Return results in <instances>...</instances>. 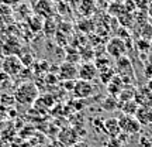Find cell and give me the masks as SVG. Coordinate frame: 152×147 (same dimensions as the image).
<instances>
[{
  "mask_svg": "<svg viewBox=\"0 0 152 147\" xmlns=\"http://www.w3.org/2000/svg\"><path fill=\"white\" fill-rule=\"evenodd\" d=\"M38 96H39L38 88L33 82L21 83V85L14 91V99H16L20 105H26V106L34 105V102L37 100Z\"/></svg>",
  "mask_w": 152,
  "mask_h": 147,
  "instance_id": "cell-1",
  "label": "cell"
},
{
  "mask_svg": "<svg viewBox=\"0 0 152 147\" xmlns=\"http://www.w3.org/2000/svg\"><path fill=\"white\" fill-rule=\"evenodd\" d=\"M115 75L120 76L124 83H132V79H134V68H132V64H131L130 58L124 55L121 58H117L115 60Z\"/></svg>",
  "mask_w": 152,
  "mask_h": 147,
  "instance_id": "cell-2",
  "label": "cell"
},
{
  "mask_svg": "<svg viewBox=\"0 0 152 147\" xmlns=\"http://www.w3.org/2000/svg\"><path fill=\"white\" fill-rule=\"evenodd\" d=\"M118 120V127L120 131L124 133V134H128V136H132V134H138L141 131L142 126L137 122V119L134 116H125V114H121L120 117H117Z\"/></svg>",
  "mask_w": 152,
  "mask_h": 147,
  "instance_id": "cell-3",
  "label": "cell"
},
{
  "mask_svg": "<svg viewBox=\"0 0 152 147\" xmlns=\"http://www.w3.org/2000/svg\"><path fill=\"white\" fill-rule=\"evenodd\" d=\"M1 68H3V72L7 76H16L23 71L21 60L17 55H7L1 62Z\"/></svg>",
  "mask_w": 152,
  "mask_h": 147,
  "instance_id": "cell-4",
  "label": "cell"
},
{
  "mask_svg": "<svg viewBox=\"0 0 152 147\" xmlns=\"http://www.w3.org/2000/svg\"><path fill=\"white\" fill-rule=\"evenodd\" d=\"M72 92H73V96L77 99H87L90 96H93V93L96 92V88L93 85V82L76 79Z\"/></svg>",
  "mask_w": 152,
  "mask_h": 147,
  "instance_id": "cell-5",
  "label": "cell"
},
{
  "mask_svg": "<svg viewBox=\"0 0 152 147\" xmlns=\"http://www.w3.org/2000/svg\"><path fill=\"white\" fill-rule=\"evenodd\" d=\"M106 52L110 57H113L114 60L121 58V57H124L127 54V44H125L124 40H121L118 37H114L106 45Z\"/></svg>",
  "mask_w": 152,
  "mask_h": 147,
  "instance_id": "cell-6",
  "label": "cell"
},
{
  "mask_svg": "<svg viewBox=\"0 0 152 147\" xmlns=\"http://www.w3.org/2000/svg\"><path fill=\"white\" fill-rule=\"evenodd\" d=\"M97 75L99 71L92 61H89V62L85 61V62H82L80 65L77 66V79L93 82L94 79H97Z\"/></svg>",
  "mask_w": 152,
  "mask_h": 147,
  "instance_id": "cell-7",
  "label": "cell"
},
{
  "mask_svg": "<svg viewBox=\"0 0 152 147\" xmlns=\"http://www.w3.org/2000/svg\"><path fill=\"white\" fill-rule=\"evenodd\" d=\"M58 78H59V81H64V82L76 81L77 79V65L65 61L58 68Z\"/></svg>",
  "mask_w": 152,
  "mask_h": 147,
  "instance_id": "cell-8",
  "label": "cell"
},
{
  "mask_svg": "<svg viewBox=\"0 0 152 147\" xmlns=\"http://www.w3.org/2000/svg\"><path fill=\"white\" fill-rule=\"evenodd\" d=\"M58 140L62 146L71 147L76 143H79V133L73 129V127H65L59 131L58 134Z\"/></svg>",
  "mask_w": 152,
  "mask_h": 147,
  "instance_id": "cell-9",
  "label": "cell"
},
{
  "mask_svg": "<svg viewBox=\"0 0 152 147\" xmlns=\"http://www.w3.org/2000/svg\"><path fill=\"white\" fill-rule=\"evenodd\" d=\"M55 6L51 0H38L35 6H34V13L39 17H45V18H51L54 16Z\"/></svg>",
  "mask_w": 152,
  "mask_h": 147,
  "instance_id": "cell-10",
  "label": "cell"
},
{
  "mask_svg": "<svg viewBox=\"0 0 152 147\" xmlns=\"http://www.w3.org/2000/svg\"><path fill=\"white\" fill-rule=\"evenodd\" d=\"M134 100L138 106H149L152 108V91L148 86H140L135 89Z\"/></svg>",
  "mask_w": 152,
  "mask_h": 147,
  "instance_id": "cell-11",
  "label": "cell"
},
{
  "mask_svg": "<svg viewBox=\"0 0 152 147\" xmlns=\"http://www.w3.org/2000/svg\"><path fill=\"white\" fill-rule=\"evenodd\" d=\"M102 129H103V131L107 136H110V139H115V137H118L121 134L117 117H109V119L103 120Z\"/></svg>",
  "mask_w": 152,
  "mask_h": 147,
  "instance_id": "cell-12",
  "label": "cell"
},
{
  "mask_svg": "<svg viewBox=\"0 0 152 147\" xmlns=\"http://www.w3.org/2000/svg\"><path fill=\"white\" fill-rule=\"evenodd\" d=\"M134 117L141 126L152 125V108H149V106H138Z\"/></svg>",
  "mask_w": 152,
  "mask_h": 147,
  "instance_id": "cell-13",
  "label": "cell"
},
{
  "mask_svg": "<svg viewBox=\"0 0 152 147\" xmlns=\"http://www.w3.org/2000/svg\"><path fill=\"white\" fill-rule=\"evenodd\" d=\"M77 9H79V13L85 18H90L96 11V1L94 0H80Z\"/></svg>",
  "mask_w": 152,
  "mask_h": 147,
  "instance_id": "cell-14",
  "label": "cell"
},
{
  "mask_svg": "<svg viewBox=\"0 0 152 147\" xmlns=\"http://www.w3.org/2000/svg\"><path fill=\"white\" fill-rule=\"evenodd\" d=\"M124 82H123V79L120 78V76H114L113 79L106 85L107 86V92H109V95L110 96H114V98H117L120 95V92H121V89L124 88Z\"/></svg>",
  "mask_w": 152,
  "mask_h": 147,
  "instance_id": "cell-15",
  "label": "cell"
},
{
  "mask_svg": "<svg viewBox=\"0 0 152 147\" xmlns=\"http://www.w3.org/2000/svg\"><path fill=\"white\" fill-rule=\"evenodd\" d=\"M135 89L137 88L134 86L132 83H125L124 88L121 89L120 95L117 96V99L120 100V103H121V102H127V100H132L134 96H135Z\"/></svg>",
  "mask_w": 152,
  "mask_h": 147,
  "instance_id": "cell-16",
  "label": "cell"
},
{
  "mask_svg": "<svg viewBox=\"0 0 152 147\" xmlns=\"http://www.w3.org/2000/svg\"><path fill=\"white\" fill-rule=\"evenodd\" d=\"M118 109L121 110V113L125 114V116H134L137 109H138V105H137V102L132 99V100H127V102L118 103Z\"/></svg>",
  "mask_w": 152,
  "mask_h": 147,
  "instance_id": "cell-17",
  "label": "cell"
},
{
  "mask_svg": "<svg viewBox=\"0 0 152 147\" xmlns=\"http://www.w3.org/2000/svg\"><path fill=\"white\" fill-rule=\"evenodd\" d=\"M27 23H28V27L31 28V31H33V33H38V31H41L42 27H44L42 17L37 16V14H33V16L28 17Z\"/></svg>",
  "mask_w": 152,
  "mask_h": 147,
  "instance_id": "cell-18",
  "label": "cell"
},
{
  "mask_svg": "<svg viewBox=\"0 0 152 147\" xmlns=\"http://www.w3.org/2000/svg\"><path fill=\"white\" fill-rule=\"evenodd\" d=\"M114 76H115V71H114V68L113 66H107V68H104V69H102V71H99L97 79H100V82H102L103 85H107Z\"/></svg>",
  "mask_w": 152,
  "mask_h": 147,
  "instance_id": "cell-19",
  "label": "cell"
},
{
  "mask_svg": "<svg viewBox=\"0 0 152 147\" xmlns=\"http://www.w3.org/2000/svg\"><path fill=\"white\" fill-rule=\"evenodd\" d=\"M104 110H107V112H113V110L118 109V99L114 98V96H107V98L103 100V103H102Z\"/></svg>",
  "mask_w": 152,
  "mask_h": 147,
  "instance_id": "cell-20",
  "label": "cell"
},
{
  "mask_svg": "<svg viewBox=\"0 0 152 147\" xmlns=\"http://www.w3.org/2000/svg\"><path fill=\"white\" fill-rule=\"evenodd\" d=\"M118 21L121 23L123 27H131L132 23H134V17H132V14L130 11H125L121 16H118Z\"/></svg>",
  "mask_w": 152,
  "mask_h": 147,
  "instance_id": "cell-21",
  "label": "cell"
},
{
  "mask_svg": "<svg viewBox=\"0 0 152 147\" xmlns=\"http://www.w3.org/2000/svg\"><path fill=\"white\" fill-rule=\"evenodd\" d=\"M125 7L124 4H121V3H111L109 7V13L111 14V16H121L123 13H125Z\"/></svg>",
  "mask_w": 152,
  "mask_h": 147,
  "instance_id": "cell-22",
  "label": "cell"
},
{
  "mask_svg": "<svg viewBox=\"0 0 152 147\" xmlns=\"http://www.w3.org/2000/svg\"><path fill=\"white\" fill-rule=\"evenodd\" d=\"M94 66L97 68V71H102V69H104V68H107V66H111L110 64H111V61H110V58H102V57H96V60H94Z\"/></svg>",
  "mask_w": 152,
  "mask_h": 147,
  "instance_id": "cell-23",
  "label": "cell"
},
{
  "mask_svg": "<svg viewBox=\"0 0 152 147\" xmlns=\"http://www.w3.org/2000/svg\"><path fill=\"white\" fill-rule=\"evenodd\" d=\"M137 47L141 49V51H148L149 49V41L148 40H140L138 43H137Z\"/></svg>",
  "mask_w": 152,
  "mask_h": 147,
  "instance_id": "cell-24",
  "label": "cell"
},
{
  "mask_svg": "<svg viewBox=\"0 0 152 147\" xmlns=\"http://www.w3.org/2000/svg\"><path fill=\"white\" fill-rule=\"evenodd\" d=\"M140 147H152V144H151V142H149V137H147V136H141L140 137Z\"/></svg>",
  "mask_w": 152,
  "mask_h": 147,
  "instance_id": "cell-25",
  "label": "cell"
},
{
  "mask_svg": "<svg viewBox=\"0 0 152 147\" xmlns=\"http://www.w3.org/2000/svg\"><path fill=\"white\" fill-rule=\"evenodd\" d=\"M1 4L7 6V7H11V6H17L20 3V0H0Z\"/></svg>",
  "mask_w": 152,
  "mask_h": 147,
  "instance_id": "cell-26",
  "label": "cell"
},
{
  "mask_svg": "<svg viewBox=\"0 0 152 147\" xmlns=\"http://www.w3.org/2000/svg\"><path fill=\"white\" fill-rule=\"evenodd\" d=\"M71 147H89V144H86V143H76V144H73V146H71Z\"/></svg>",
  "mask_w": 152,
  "mask_h": 147,
  "instance_id": "cell-27",
  "label": "cell"
},
{
  "mask_svg": "<svg viewBox=\"0 0 152 147\" xmlns=\"http://www.w3.org/2000/svg\"><path fill=\"white\" fill-rule=\"evenodd\" d=\"M148 14L152 17V4H149L148 6Z\"/></svg>",
  "mask_w": 152,
  "mask_h": 147,
  "instance_id": "cell-28",
  "label": "cell"
},
{
  "mask_svg": "<svg viewBox=\"0 0 152 147\" xmlns=\"http://www.w3.org/2000/svg\"><path fill=\"white\" fill-rule=\"evenodd\" d=\"M147 86H148V88H149V89H151V91H152V79H151V81H149V82H148V85H147Z\"/></svg>",
  "mask_w": 152,
  "mask_h": 147,
  "instance_id": "cell-29",
  "label": "cell"
},
{
  "mask_svg": "<svg viewBox=\"0 0 152 147\" xmlns=\"http://www.w3.org/2000/svg\"><path fill=\"white\" fill-rule=\"evenodd\" d=\"M149 142H151V144H152V136H151V137H149Z\"/></svg>",
  "mask_w": 152,
  "mask_h": 147,
  "instance_id": "cell-30",
  "label": "cell"
},
{
  "mask_svg": "<svg viewBox=\"0 0 152 147\" xmlns=\"http://www.w3.org/2000/svg\"><path fill=\"white\" fill-rule=\"evenodd\" d=\"M62 1H72V0H62Z\"/></svg>",
  "mask_w": 152,
  "mask_h": 147,
  "instance_id": "cell-31",
  "label": "cell"
}]
</instances>
